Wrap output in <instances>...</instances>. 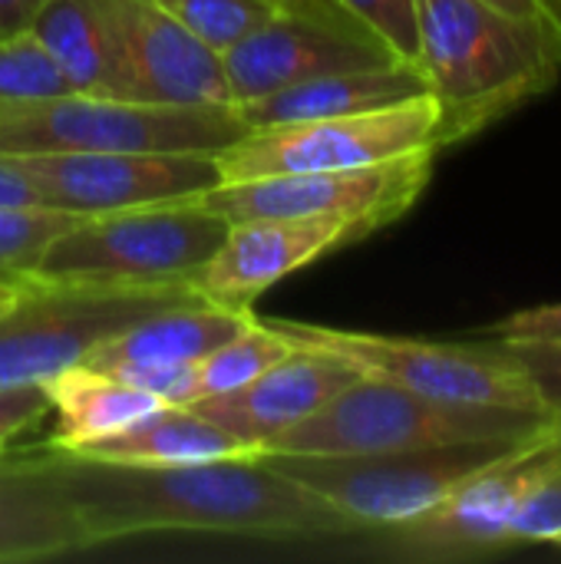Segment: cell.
Listing matches in <instances>:
<instances>
[{
	"label": "cell",
	"mask_w": 561,
	"mask_h": 564,
	"mask_svg": "<svg viewBox=\"0 0 561 564\" xmlns=\"http://www.w3.org/2000/svg\"><path fill=\"white\" fill-rule=\"evenodd\" d=\"M89 545L142 535H231L268 542H344L347 525L265 459L122 466L40 446Z\"/></svg>",
	"instance_id": "1"
},
{
	"label": "cell",
	"mask_w": 561,
	"mask_h": 564,
	"mask_svg": "<svg viewBox=\"0 0 561 564\" xmlns=\"http://www.w3.org/2000/svg\"><path fill=\"white\" fill-rule=\"evenodd\" d=\"M417 66L440 106V149L466 142L549 93L555 43L483 0H417Z\"/></svg>",
	"instance_id": "2"
},
{
	"label": "cell",
	"mask_w": 561,
	"mask_h": 564,
	"mask_svg": "<svg viewBox=\"0 0 561 564\" xmlns=\"http://www.w3.org/2000/svg\"><path fill=\"white\" fill-rule=\"evenodd\" d=\"M552 430L546 413L456 406L380 377H354L321 410L258 446V456H370L483 440H522Z\"/></svg>",
	"instance_id": "3"
},
{
	"label": "cell",
	"mask_w": 561,
	"mask_h": 564,
	"mask_svg": "<svg viewBox=\"0 0 561 564\" xmlns=\"http://www.w3.org/2000/svg\"><path fill=\"white\" fill-rule=\"evenodd\" d=\"M225 235L228 221L198 198L76 215L23 278L79 288H182Z\"/></svg>",
	"instance_id": "4"
},
{
	"label": "cell",
	"mask_w": 561,
	"mask_h": 564,
	"mask_svg": "<svg viewBox=\"0 0 561 564\" xmlns=\"http://www.w3.org/2000/svg\"><path fill=\"white\" fill-rule=\"evenodd\" d=\"M248 126L231 106H165L93 93L0 102V155L23 152H205Z\"/></svg>",
	"instance_id": "5"
},
{
	"label": "cell",
	"mask_w": 561,
	"mask_h": 564,
	"mask_svg": "<svg viewBox=\"0 0 561 564\" xmlns=\"http://www.w3.org/2000/svg\"><path fill=\"white\" fill-rule=\"evenodd\" d=\"M539 436V433H536ZM522 440H483L413 453H370V456H258L314 499H321L354 535L400 525L423 516L463 479L496 463ZM347 542V539H344Z\"/></svg>",
	"instance_id": "6"
},
{
	"label": "cell",
	"mask_w": 561,
	"mask_h": 564,
	"mask_svg": "<svg viewBox=\"0 0 561 564\" xmlns=\"http://www.w3.org/2000/svg\"><path fill=\"white\" fill-rule=\"evenodd\" d=\"M561 463V436L546 430L463 479L433 509L400 525L354 535L367 558L417 564L479 562L513 552V522L526 496Z\"/></svg>",
	"instance_id": "7"
},
{
	"label": "cell",
	"mask_w": 561,
	"mask_h": 564,
	"mask_svg": "<svg viewBox=\"0 0 561 564\" xmlns=\"http://www.w3.org/2000/svg\"><path fill=\"white\" fill-rule=\"evenodd\" d=\"M274 324L298 344L337 354L357 373L390 380L397 387H407L440 403L546 413L539 406L526 364L513 347L499 340L446 344V340L364 334V330L321 327V324L278 321V317Z\"/></svg>",
	"instance_id": "8"
},
{
	"label": "cell",
	"mask_w": 561,
	"mask_h": 564,
	"mask_svg": "<svg viewBox=\"0 0 561 564\" xmlns=\"http://www.w3.org/2000/svg\"><path fill=\"white\" fill-rule=\"evenodd\" d=\"M413 152H440V106L430 93L284 126L248 129L215 155L222 182H248L268 175L367 169Z\"/></svg>",
	"instance_id": "9"
},
{
	"label": "cell",
	"mask_w": 561,
	"mask_h": 564,
	"mask_svg": "<svg viewBox=\"0 0 561 564\" xmlns=\"http://www.w3.org/2000/svg\"><path fill=\"white\" fill-rule=\"evenodd\" d=\"M192 297L198 294L188 284L79 288L20 278V297L0 317V387H40L129 324Z\"/></svg>",
	"instance_id": "10"
},
{
	"label": "cell",
	"mask_w": 561,
	"mask_h": 564,
	"mask_svg": "<svg viewBox=\"0 0 561 564\" xmlns=\"http://www.w3.org/2000/svg\"><path fill=\"white\" fill-rule=\"evenodd\" d=\"M440 152H413L367 169L222 182L198 202L228 225L251 218H341L370 235L403 218L433 178Z\"/></svg>",
	"instance_id": "11"
},
{
	"label": "cell",
	"mask_w": 561,
	"mask_h": 564,
	"mask_svg": "<svg viewBox=\"0 0 561 564\" xmlns=\"http://www.w3.org/2000/svg\"><path fill=\"white\" fill-rule=\"evenodd\" d=\"M393 59L397 56L334 0L284 3L222 53L231 106L314 76Z\"/></svg>",
	"instance_id": "12"
},
{
	"label": "cell",
	"mask_w": 561,
	"mask_h": 564,
	"mask_svg": "<svg viewBox=\"0 0 561 564\" xmlns=\"http://www.w3.org/2000/svg\"><path fill=\"white\" fill-rule=\"evenodd\" d=\"M40 192L43 205L99 215L175 198H198L222 185L205 152H23L7 155Z\"/></svg>",
	"instance_id": "13"
},
{
	"label": "cell",
	"mask_w": 561,
	"mask_h": 564,
	"mask_svg": "<svg viewBox=\"0 0 561 564\" xmlns=\"http://www.w3.org/2000/svg\"><path fill=\"white\" fill-rule=\"evenodd\" d=\"M370 231L341 218H251L228 225L225 241L198 268L188 288L218 307L251 311L255 301L284 281L288 274L308 268L311 261L364 241Z\"/></svg>",
	"instance_id": "14"
},
{
	"label": "cell",
	"mask_w": 561,
	"mask_h": 564,
	"mask_svg": "<svg viewBox=\"0 0 561 564\" xmlns=\"http://www.w3.org/2000/svg\"><path fill=\"white\" fill-rule=\"evenodd\" d=\"M126 59L129 93L139 102L231 106L222 53L195 40L155 0H109Z\"/></svg>",
	"instance_id": "15"
},
{
	"label": "cell",
	"mask_w": 561,
	"mask_h": 564,
	"mask_svg": "<svg viewBox=\"0 0 561 564\" xmlns=\"http://www.w3.org/2000/svg\"><path fill=\"white\" fill-rule=\"evenodd\" d=\"M298 344V340H294ZM354 377H360L347 360L331 350L298 344L288 357L261 370L255 380L188 403L212 423L225 426L231 436L248 443L258 456V446L281 430L301 423L314 410H321L334 393H341Z\"/></svg>",
	"instance_id": "16"
},
{
	"label": "cell",
	"mask_w": 561,
	"mask_h": 564,
	"mask_svg": "<svg viewBox=\"0 0 561 564\" xmlns=\"http://www.w3.org/2000/svg\"><path fill=\"white\" fill-rule=\"evenodd\" d=\"M89 532L40 449L0 459V564L86 552Z\"/></svg>",
	"instance_id": "17"
},
{
	"label": "cell",
	"mask_w": 561,
	"mask_h": 564,
	"mask_svg": "<svg viewBox=\"0 0 561 564\" xmlns=\"http://www.w3.org/2000/svg\"><path fill=\"white\" fill-rule=\"evenodd\" d=\"M255 311H228L212 301L192 297L172 307H162L126 330L103 340L83 364L106 370L112 377H136L149 370L188 367L228 337H235Z\"/></svg>",
	"instance_id": "18"
},
{
	"label": "cell",
	"mask_w": 561,
	"mask_h": 564,
	"mask_svg": "<svg viewBox=\"0 0 561 564\" xmlns=\"http://www.w3.org/2000/svg\"><path fill=\"white\" fill-rule=\"evenodd\" d=\"M420 93H427V79L420 66L393 59L380 66L314 76V79L274 89L268 96L238 102L231 109L241 116L248 129H265V126H284V122H301V119H327V116L377 109V106H390Z\"/></svg>",
	"instance_id": "19"
},
{
	"label": "cell",
	"mask_w": 561,
	"mask_h": 564,
	"mask_svg": "<svg viewBox=\"0 0 561 564\" xmlns=\"http://www.w3.org/2000/svg\"><path fill=\"white\" fill-rule=\"evenodd\" d=\"M30 30L76 93L132 99L109 0H46Z\"/></svg>",
	"instance_id": "20"
},
{
	"label": "cell",
	"mask_w": 561,
	"mask_h": 564,
	"mask_svg": "<svg viewBox=\"0 0 561 564\" xmlns=\"http://www.w3.org/2000/svg\"><path fill=\"white\" fill-rule=\"evenodd\" d=\"M63 453L122 466H192L255 456L248 443H241L225 426L212 423L192 406H159L99 443Z\"/></svg>",
	"instance_id": "21"
},
{
	"label": "cell",
	"mask_w": 561,
	"mask_h": 564,
	"mask_svg": "<svg viewBox=\"0 0 561 564\" xmlns=\"http://www.w3.org/2000/svg\"><path fill=\"white\" fill-rule=\"evenodd\" d=\"M40 387L46 393L50 413L56 416V430L46 440L50 449H83L126 430L145 413L169 406L155 393L132 387L89 364H73L43 380Z\"/></svg>",
	"instance_id": "22"
},
{
	"label": "cell",
	"mask_w": 561,
	"mask_h": 564,
	"mask_svg": "<svg viewBox=\"0 0 561 564\" xmlns=\"http://www.w3.org/2000/svg\"><path fill=\"white\" fill-rule=\"evenodd\" d=\"M298 344L274 324V317H248L245 327L228 337L225 344H218L215 350H208L205 357H198L188 367V387H185V403H198L205 397H218L228 393L248 380H255L261 370H268L271 364H278L281 357H288Z\"/></svg>",
	"instance_id": "23"
},
{
	"label": "cell",
	"mask_w": 561,
	"mask_h": 564,
	"mask_svg": "<svg viewBox=\"0 0 561 564\" xmlns=\"http://www.w3.org/2000/svg\"><path fill=\"white\" fill-rule=\"evenodd\" d=\"M208 50L225 53L284 3L278 0H155Z\"/></svg>",
	"instance_id": "24"
},
{
	"label": "cell",
	"mask_w": 561,
	"mask_h": 564,
	"mask_svg": "<svg viewBox=\"0 0 561 564\" xmlns=\"http://www.w3.org/2000/svg\"><path fill=\"white\" fill-rule=\"evenodd\" d=\"M76 93L33 30L0 36V102Z\"/></svg>",
	"instance_id": "25"
},
{
	"label": "cell",
	"mask_w": 561,
	"mask_h": 564,
	"mask_svg": "<svg viewBox=\"0 0 561 564\" xmlns=\"http://www.w3.org/2000/svg\"><path fill=\"white\" fill-rule=\"evenodd\" d=\"M76 215L50 205H0V274L23 278Z\"/></svg>",
	"instance_id": "26"
},
{
	"label": "cell",
	"mask_w": 561,
	"mask_h": 564,
	"mask_svg": "<svg viewBox=\"0 0 561 564\" xmlns=\"http://www.w3.org/2000/svg\"><path fill=\"white\" fill-rule=\"evenodd\" d=\"M364 30H370L397 59L417 63V0H334Z\"/></svg>",
	"instance_id": "27"
},
{
	"label": "cell",
	"mask_w": 561,
	"mask_h": 564,
	"mask_svg": "<svg viewBox=\"0 0 561 564\" xmlns=\"http://www.w3.org/2000/svg\"><path fill=\"white\" fill-rule=\"evenodd\" d=\"M561 532V463L536 482L513 522V552L529 545H552Z\"/></svg>",
	"instance_id": "28"
},
{
	"label": "cell",
	"mask_w": 561,
	"mask_h": 564,
	"mask_svg": "<svg viewBox=\"0 0 561 564\" xmlns=\"http://www.w3.org/2000/svg\"><path fill=\"white\" fill-rule=\"evenodd\" d=\"M486 337L509 344V347H561V301L516 311L496 321L486 330Z\"/></svg>",
	"instance_id": "29"
},
{
	"label": "cell",
	"mask_w": 561,
	"mask_h": 564,
	"mask_svg": "<svg viewBox=\"0 0 561 564\" xmlns=\"http://www.w3.org/2000/svg\"><path fill=\"white\" fill-rule=\"evenodd\" d=\"M46 413H50V403H46L43 387H36V383H26V387H0V459Z\"/></svg>",
	"instance_id": "30"
},
{
	"label": "cell",
	"mask_w": 561,
	"mask_h": 564,
	"mask_svg": "<svg viewBox=\"0 0 561 564\" xmlns=\"http://www.w3.org/2000/svg\"><path fill=\"white\" fill-rule=\"evenodd\" d=\"M509 347V344H506ZM529 370L539 406L561 436V347H513Z\"/></svg>",
	"instance_id": "31"
},
{
	"label": "cell",
	"mask_w": 561,
	"mask_h": 564,
	"mask_svg": "<svg viewBox=\"0 0 561 564\" xmlns=\"http://www.w3.org/2000/svg\"><path fill=\"white\" fill-rule=\"evenodd\" d=\"M483 3H489L493 10H503V13H509V17H516V20H522V23H529V26L542 30V33L555 43V50L561 53L559 0H483Z\"/></svg>",
	"instance_id": "32"
},
{
	"label": "cell",
	"mask_w": 561,
	"mask_h": 564,
	"mask_svg": "<svg viewBox=\"0 0 561 564\" xmlns=\"http://www.w3.org/2000/svg\"><path fill=\"white\" fill-rule=\"evenodd\" d=\"M0 205H43L33 182L7 155H0Z\"/></svg>",
	"instance_id": "33"
},
{
	"label": "cell",
	"mask_w": 561,
	"mask_h": 564,
	"mask_svg": "<svg viewBox=\"0 0 561 564\" xmlns=\"http://www.w3.org/2000/svg\"><path fill=\"white\" fill-rule=\"evenodd\" d=\"M46 0H0V36L30 30Z\"/></svg>",
	"instance_id": "34"
},
{
	"label": "cell",
	"mask_w": 561,
	"mask_h": 564,
	"mask_svg": "<svg viewBox=\"0 0 561 564\" xmlns=\"http://www.w3.org/2000/svg\"><path fill=\"white\" fill-rule=\"evenodd\" d=\"M17 297H20V278L0 274V317L10 314V307L17 304Z\"/></svg>",
	"instance_id": "35"
},
{
	"label": "cell",
	"mask_w": 561,
	"mask_h": 564,
	"mask_svg": "<svg viewBox=\"0 0 561 564\" xmlns=\"http://www.w3.org/2000/svg\"><path fill=\"white\" fill-rule=\"evenodd\" d=\"M552 545H555V549H561V532L555 535V539H552Z\"/></svg>",
	"instance_id": "36"
},
{
	"label": "cell",
	"mask_w": 561,
	"mask_h": 564,
	"mask_svg": "<svg viewBox=\"0 0 561 564\" xmlns=\"http://www.w3.org/2000/svg\"><path fill=\"white\" fill-rule=\"evenodd\" d=\"M278 3H301V0H278Z\"/></svg>",
	"instance_id": "37"
},
{
	"label": "cell",
	"mask_w": 561,
	"mask_h": 564,
	"mask_svg": "<svg viewBox=\"0 0 561 564\" xmlns=\"http://www.w3.org/2000/svg\"><path fill=\"white\" fill-rule=\"evenodd\" d=\"M559 3H561V0H559Z\"/></svg>",
	"instance_id": "38"
}]
</instances>
